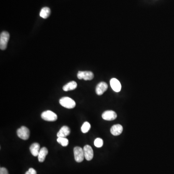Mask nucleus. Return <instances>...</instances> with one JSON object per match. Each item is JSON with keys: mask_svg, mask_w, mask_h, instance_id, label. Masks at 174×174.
I'll use <instances>...</instances> for the list:
<instances>
[{"mask_svg": "<svg viewBox=\"0 0 174 174\" xmlns=\"http://www.w3.org/2000/svg\"><path fill=\"white\" fill-rule=\"evenodd\" d=\"M94 144L96 147H101L103 146V140L102 139L100 138H97L94 140Z\"/></svg>", "mask_w": 174, "mask_h": 174, "instance_id": "6ab92c4d", "label": "nucleus"}, {"mask_svg": "<svg viewBox=\"0 0 174 174\" xmlns=\"http://www.w3.org/2000/svg\"><path fill=\"white\" fill-rule=\"evenodd\" d=\"M102 118L106 121H113L117 118V115L116 112L112 110H107L103 113Z\"/></svg>", "mask_w": 174, "mask_h": 174, "instance_id": "6e6552de", "label": "nucleus"}, {"mask_svg": "<svg viewBox=\"0 0 174 174\" xmlns=\"http://www.w3.org/2000/svg\"><path fill=\"white\" fill-rule=\"evenodd\" d=\"M74 160L78 163H81L84 160V156L83 149L79 147H76L74 149Z\"/></svg>", "mask_w": 174, "mask_h": 174, "instance_id": "20e7f679", "label": "nucleus"}, {"mask_svg": "<svg viewBox=\"0 0 174 174\" xmlns=\"http://www.w3.org/2000/svg\"><path fill=\"white\" fill-rule=\"evenodd\" d=\"M57 141L63 147L67 146L69 144V140L66 138H58Z\"/></svg>", "mask_w": 174, "mask_h": 174, "instance_id": "f3484780", "label": "nucleus"}, {"mask_svg": "<svg viewBox=\"0 0 174 174\" xmlns=\"http://www.w3.org/2000/svg\"><path fill=\"white\" fill-rule=\"evenodd\" d=\"M70 134V129L67 126H63L57 133L58 138H66Z\"/></svg>", "mask_w": 174, "mask_h": 174, "instance_id": "9b49d317", "label": "nucleus"}, {"mask_svg": "<svg viewBox=\"0 0 174 174\" xmlns=\"http://www.w3.org/2000/svg\"><path fill=\"white\" fill-rule=\"evenodd\" d=\"M77 85H78L76 82L72 81L66 84L63 87V90L65 91L74 90L77 88Z\"/></svg>", "mask_w": 174, "mask_h": 174, "instance_id": "2eb2a0df", "label": "nucleus"}, {"mask_svg": "<svg viewBox=\"0 0 174 174\" xmlns=\"http://www.w3.org/2000/svg\"><path fill=\"white\" fill-rule=\"evenodd\" d=\"M90 127H91V126L89 122H85L81 128L82 132L83 133H88L89 131L90 130Z\"/></svg>", "mask_w": 174, "mask_h": 174, "instance_id": "a211bd4d", "label": "nucleus"}, {"mask_svg": "<svg viewBox=\"0 0 174 174\" xmlns=\"http://www.w3.org/2000/svg\"><path fill=\"white\" fill-rule=\"evenodd\" d=\"M17 136L23 140H26L30 137V131L25 126H22L19 128L17 131Z\"/></svg>", "mask_w": 174, "mask_h": 174, "instance_id": "39448f33", "label": "nucleus"}, {"mask_svg": "<svg viewBox=\"0 0 174 174\" xmlns=\"http://www.w3.org/2000/svg\"><path fill=\"white\" fill-rule=\"evenodd\" d=\"M25 174H37V172L35 169L30 168L28 170V171L26 172Z\"/></svg>", "mask_w": 174, "mask_h": 174, "instance_id": "aec40b11", "label": "nucleus"}, {"mask_svg": "<svg viewBox=\"0 0 174 174\" xmlns=\"http://www.w3.org/2000/svg\"><path fill=\"white\" fill-rule=\"evenodd\" d=\"M48 152L49 151L48 149L46 147H43L40 149L38 155V159L39 162L43 163L45 160L46 157L48 155Z\"/></svg>", "mask_w": 174, "mask_h": 174, "instance_id": "4468645a", "label": "nucleus"}, {"mask_svg": "<svg viewBox=\"0 0 174 174\" xmlns=\"http://www.w3.org/2000/svg\"><path fill=\"white\" fill-rule=\"evenodd\" d=\"M0 174H9L8 170L5 167H1L0 168Z\"/></svg>", "mask_w": 174, "mask_h": 174, "instance_id": "412c9836", "label": "nucleus"}, {"mask_svg": "<svg viewBox=\"0 0 174 174\" xmlns=\"http://www.w3.org/2000/svg\"><path fill=\"white\" fill-rule=\"evenodd\" d=\"M10 38V35L8 32H2L0 35V49L1 50H5L7 48L8 42Z\"/></svg>", "mask_w": 174, "mask_h": 174, "instance_id": "f03ea898", "label": "nucleus"}, {"mask_svg": "<svg viewBox=\"0 0 174 174\" xmlns=\"http://www.w3.org/2000/svg\"><path fill=\"white\" fill-rule=\"evenodd\" d=\"M30 150L33 156L36 157L38 156L39 151L40 150V146L37 143H34L30 146Z\"/></svg>", "mask_w": 174, "mask_h": 174, "instance_id": "ddd939ff", "label": "nucleus"}, {"mask_svg": "<svg viewBox=\"0 0 174 174\" xmlns=\"http://www.w3.org/2000/svg\"><path fill=\"white\" fill-rule=\"evenodd\" d=\"M50 14V9L49 8L45 7L43 8L41 10L40 13V16L42 18H48Z\"/></svg>", "mask_w": 174, "mask_h": 174, "instance_id": "dca6fc26", "label": "nucleus"}, {"mask_svg": "<svg viewBox=\"0 0 174 174\" xmlns=\"http://www.w3.org/2000/svg\"><path fill=\"white\" fill-rule=\"evenodd\" d=\"M123 131V127L120 124H116L113 126L110 129L111 134L115 136L119 135Z\"/></svg>", "mask_w": 174, "mask_h": 174, "instance_id": "f8f14e48", "label": "nucleus"}, {"mask_svg": "<svg viewBox=\"0 0 174 174\" xmlns=\"http://www.w3.org/2000/svg\"><path fill=\"white\" fill-rule=\"evenodd\" d=\"M108 88V85L105 82H101L96 86V93L97 95H102Z\"/></svg>", "mask_w": 174, "mask_h": 174, "instance_id": "1a4fd4ad", "label": "nucleus"}, {"mask_svg": "<svg viewBox=\"0 0 174 174\" xmlns=\"http://www.w3.org/2000/svg\"><path fill=\"white\" fill-rule=\"evenodd\" d=\"M110 84L114 91L117 93L121 91L122 85H121L120 82L118 79L115 78H112L110 81Z\"/></svg>", "mask_w": 174, "mask_h": 174, "instance_id": "9d476101", "label": "nucleus"}, {"mask_svg": "<svg viewBox=\"0 0 174 174\" xmlns=\"http://www.w3.org/2000/svg\"><path fill=\"white\" fill-rule=\"evenodd\" d=\"M41 118L45 121L55 122L57 119V115L50 110L44 111L41 114Z\"/></svg>", "mask_w": 174, "mask_h": 174, "instance_id": "7ed1b4c3", "label": "nucleus"}, {"mask_svg": "<svg viewBox=\"0 0 174 174\" xmlns=\"http://www.w3.org/2000/svg\"><path fill=\"white\" fill-rule=\"evenodd\" d=\"M77 76L78 79L85 81H91L94 78L93 74L90 71H79Z\"/></svg>", "mask_w": 174, "mask_h": 174, "instance_id": "423d86ee", "label": "nucleus"}, {"mask_svg": "<svg viewBox=\"0 0 174 174\" xmlns=\"http://www.w3.org/2000/svg\"><path fill=\"white\" fill-rule=\"evenodd\" d=\"M85 158L87 161H90L93 157V151L92 147L89 145H86L83 148Z\"/></svg>", "mask_w": 174, "mask_h": 174, "instance_id": "0eeeda50", "label": "nucleus"}, {"mask_svg": "<svg viewBox=\"0 0 174 174\" xmlns=\"http://www.w3.org/2000/svg\"><path fill=\"white\" fill-rule=\"evenodd\" d=\"M60 105L66 109H74L76 106V102L71 98L68 97H63L59 101Z\"/></svg>", "mask_w": 174, "mask_h": 174, "instance_id": "f257e3e1", "label": "nucleus"}]
</instances>
